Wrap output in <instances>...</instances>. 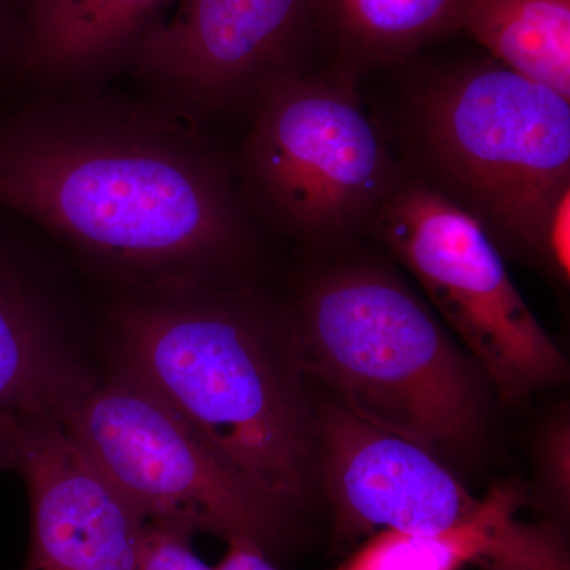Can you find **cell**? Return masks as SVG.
<instances>
[{"mask_svg": "<svg viewBox=\"0 0 570 570\" xmlns=\"http://www.w3.org/2000/svg\"><path fill=\"white\" fill-rule=\"evenodd\" d=\"M137 570H214L193 549V534L148 521Z\"/></svg>", "mask_w": 570, "mask_h": 570, "instance_id": "e0dca14e", "label": "cell"}, {"mask_svg": "<svg viewBox=\"0 0 570 570\" xmlns=\"http://www.w3.org/2000/svg\"><path fill=\"white\" fill-rule=\"evenodd\" d=\"M455 29L570 100V0H459Z\"/></svg>", "mask_w": 570, "mask_h": 570, "instance_id": "5bb4252c", "label": "cell"}, {"mask_svg": "<svg viewBox=\"0 0 570 570\" xmlns=\"http://www.w3.org/2000/svg\"><path fill=\"white\" fill-rule=\"evenodd\" d=\"M97 384L50 296L31 273L0 250V420H62Z\"/></svg>", "mask_w": 570, "mask_h": 570, "instance_id": "8fae6325", "label": "cell"}, {"mask_svg": "<svg viewBox=\"0 0 570 570\" xmlns=\"http://www.w3.org/2000/svg\"><path fill=\"white\" fill-rule=\"evenodd\" d=\"M539 258L550 266L554 276L568 284L570 277V189L551 206L542 238Z\"/></svg>", "mask_w": 570, "mask_h": 570, "instance_id": "ac0fdd59", "label": "cell"}, {"mask_svg": "<svg viewBox=\"0 0 570 570\" xmlns=\"http://www.w3.org/2000/svg\"><path fill=\"white\" fill-rule=\"evenodd\" d=\"M313 0H178L135 45L129 62L154 97L204 119L253 105L298 70Z\"/></svg>", "mask_w": 570, "mask_h": 570, "instance_id": "9c48e42d", "label": "cell"}, {"mask_svg": "<svg viewBox=\"0 0 570 570\" xmlns=\"http://www.w3.org/2000/svg\"><path fill=\"white\" fill-rule=\"evenodd\" d=\"M292 318L303 374L367 425L441 460L482 436L489 381L393 269L365 258L328 266Z\"/></svg>", "mask_w": 570, "mask_h": 570, "instance_id": "3957f363", "label": "cell"}, {"mask_svg": "<svg viewBox=\"0 0 570 570\" xmlns=\"http://www.w3.org/2000/svg\"><path fill=\"white\" fill-rule=\"evenodd\" d=\"M317 472L347 538L376 530L415 535L485 531L509 539H535L562 530L554 520L530 523V487L509 480L479 498L414 442L367 425L340 404L316 417Z\"/></svg>", "mask_w": 570, "mask_h": 570, "instance_id": "ba28073f", "label": "cell"}, {"mask_svg": "<svg viewBox=\"0 0 570 570\" xmlns=\"http://www.w3.org/2000/svg\"><path fill=\"white\" fill-rule=\"evenodd\" d=\"M534 487L532 501L557 517L568 519L570 505V417L561 404L540 426L534 444Z\"/></svg>", "mask_w": 570, "mask_h": 570, "instance_id": "2e32d148", "label": "cell"}, {"mask_svg": "<svg viewBox=\"0 0 570 570\" xmlns=\"http://www.w3.org/2000/svg\"><path fill=\"white\" fill-rule=\"evenodd\" d=\"M227 554L214 570H277L268 560V554L247 542L228 543Z\"/></svg>", "mask_w": 570, "mask_h": 570, "instance_id": "d6986e66", "label": "cell"}, {"mask_svg": "<svg viewBox=\"0 0 570 570\" xmlns=\"http://www.w3.org/2000/svg\"><path fill=\"white\" fill-rule=\"evenodd\" d=\"M367 228L415 277L499 400L566 382L568 360L510 279L497 243L425 178L403 174Z\"/></svg>", "mask_w": 570, "mask_h": 570, "instance_id": "52a82bcc", "label": "cell"}, {"mask_svg": "<svg viewBox=\"0 0 570 570\" xmlns=\"http://www.w3.org/2000/svg\"><path fill=\"white\" fill-rule=\"evenodd\" d=\"M18 469L31 499L21 570H137L142 519L52 417H18Z\"/></svg>", "mask_w": 570, "mask_h": 570, "instance_id": "30bf717a", "label": "cell"}, {"mask_svg": "<svg viewBox=\"0 0 570 570\" xmlns=\"http://www.w3.org/2000/svg\"><path fill=\"white\" fill-rule=\"evenodd\" d=\"M110 311L116 371L134 377L281 508L317 472L294 318L245 281L129 287Z\"/></svg>", "mask_w": 570, "mask_h": 570, "instance_id": "7a4b0ae2", "label": "cell"}, {"mask_svg": "<svg viewBox=\"0 0 570 570\" xmlns=\"http://www.w3.org/2000/svg\"><path fill=\"white\" fill-rule=\"evenodd\" d=\"M18 469V436L13 419L0 420V472Z\"/></svg>", "mask_w": 570, "mask_h": 570, "instance_id": "44dd1931", "label": "cell"}, {"mask_svg": "<svg viewBox=\"0 0 570 570\" xmlns=\"http://www.w3.org/2000/svg\"><path fill=\"white\" fill-rule=\"evenodd\" d=\"M73 444L142 519L269 554L288 515L148 387L112 371L62 420Z\"/></svg>", "mask_w": 570, "mask_h": 570, "instance_id": "8992f818", "label": "cell"}, {"mask_svg": "<svg viewBox=\"0 0 570 570\" xmlns=\"http://www.w3.org/2000/svg\"><path fill=\"white\" fill-rule=\"evenodd\" d=\"M234 167L246 205L285 230L332 243L367 227L403 171L341 70H294L254 100Z\"/></svg>", "mask_w": 570, "mask_h": 570, "instance_id": "5b68a950", "label": "cell"}, {"mask_svg": "<svg viewBox=\"0 0 570 570\" xmlns=\"http://www.w3.org/2000/svg\"><path fill=\"white\" fill-rule=\"evenodd\" d=\"M423 175L499 249L538 255L570 189V100L498 62L442 71L412 99Z\"/></svg>", "mask_w": 570, "mask_h": 570, "instance_id": "277c9868", "label": "cell"}, {"mask_svg": "<svg viewBox=\"0 0 570 570\" xmlns=\"http://www.w3.org/2000/svg\"><path fill=\"white\" fill-rule=\"evenodd\" d=\"M570 570L562 530L535 539L493 532L415 535L381 531L340 570Z\"/></svg>", "mask_w": 570, "mask_h": 570, "instance_id": "9a60e30c", "label": "cell"}, {"mask_svg": "<svg viewBox=\"0 0 570 570\" xmlns=\"http://www.w3.org/2000/svg\"><path fill=\"white\" fill-rule=\"evenodd\" d=\"M20 39V20H18L14 0H0V52L7 47H13L18 52Z\"/></svg>", "mask_w": 570, "mask_h": 570, "instance_id": "ffe728a7", "label": "cell"}, {"mask_svg": "<svg viewBox=\"0 0 570 570\" xmlns=\"http://www.w3.org/2000/svg\"><path fill=\"white\" fill-rule=\"evenodd\" d=\"M0 205L127 287L239 279L247 205L204 119L69 96L0 118Z\"/></svg>", "mask_w": 570, "mask_h": 570, "instance_id": "6da1fadb", "label": "cell"}, {"mask_svg": "<svg viewBox=\"0 0 570 570\" xmlns=\"http://www.w3.org/2000/svg\"><path fill=\"white\" fill-rule=\"evenodd\" d=\"M26 70L52 81L81 80L129 62L168 0H14Z\"/></svg>", "mask_w": 570, "mask_h": 570, "instance_id": "7c38bea8", "label": "cell"}, {"mask_svg": "<svg viewBox=\"0 0 570 570\" xmlns=\"http://www.w3.org/2000/svg\"><path fill=\"white\" fill-rule=\"evenodd\" d=\"M459 0H313V24L351 78L403 61L455 29Z\"/></svg>", "mask_w": 570, "mask_h": 570, "instance_id": "4fadbf2b", "label": "cell"}]
</instances>
